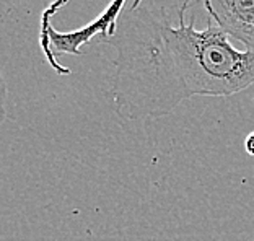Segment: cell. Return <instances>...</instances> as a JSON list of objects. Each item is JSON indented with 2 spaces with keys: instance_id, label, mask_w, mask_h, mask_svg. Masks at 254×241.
I'll list each match as a JSON object with an SVG mask.
<instances>
[{
  "instance_id": "obj_1",
  "label": "cell",
  "mask_w": 254,
  "mask_h": 241,
  "mask_svg": "<svg viewBox=\"0 0 254 241\" xmlns=\"http://www.w3.org/2000/svg\"><path fill=\"white\" fill-rule=\"evenodd\" d=\"M189 2L178 11V25L163 7L119 15L105 39L116 49L111 91L119 118H161L192 96H232L254 83V51L236 49L215 23L197 30L186 21Z\"/></svg>"
},
{
  "instance_id": "obj_2",
  "label": "cell",
  "mask_w": 254,
  "mask_h": 241,
  "mask_svg": "<svg viewBox=\"0 0 254 241\" xmlns=\"http://www.w3.org/2000/svg\"><path fill=\"white\" fill-rule=\"evenodd\" d=\"M210 21L230 38L254 51V0H202Z\"/></svg>"
},
{
  "instance_id": "obj_3",
  "label": "cell",
  "mask_w": 254,
  "mask_h": 241,
  "mask_svg": "<svg viewBox=\"0 0 254 241\" xmlns=\"http://www.w3.org/2000/svg\"><path fill=\"white\" fill-rule=\"evenodd\" d=\"M245 150H246L248 155L254 157V132H251V134L246 135V139H245Z\"/></svg>"
},
{
  "instance_id": "obj_4",
  "label": "cell",
  "mask_w": 254,
  "mask_h": 241,
  "mask_svg": "<svg viewBox=\"0 0 254 241\" xmlns=\"http://www.w3.org/2000/svg\"><path fill=\"white\" fill-rule=\"evenodd\" d=\"M140 2H142V0H134V5H132L130 8H137V7H140Z\"/></svg>"
}]
</instances>
